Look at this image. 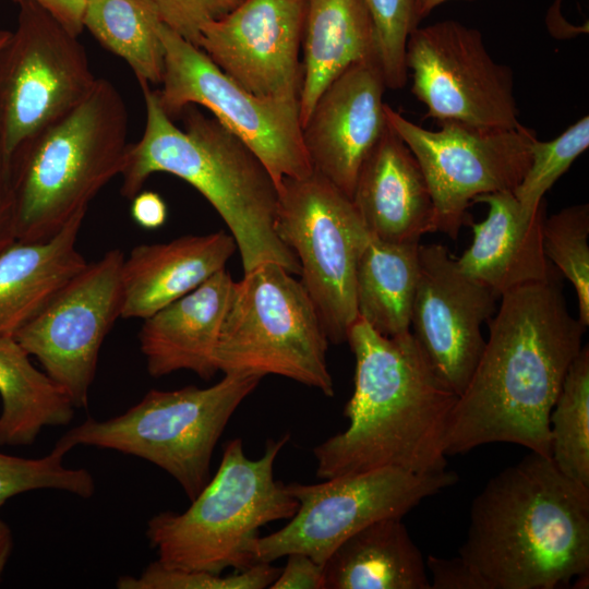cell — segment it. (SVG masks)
Listing matches in <instances>:
<instances>
[{
	"mask_svg": "<svg viewBox=\"0 0 589 589\" xmlns=\"http://www.w3.org/2000/svg\"><path fill=\"white\" fill-rule=\"evenodd\" d=\"M12 336H0V446L32 445L46 426L65 425L75 407Z\"/></svg>",
	"mask_w": 589,
	"mask_h": 589,
	"instance_id": "cell-26",
	"label": "cell"
},
{
	"mask_svg": "<svg viewBox=\"0 0 589 589\" xmlns=\"http://www.w3.org/2000/svg\"><path fill=\"white\" fill-rule=\"evenodd\" d=\"M488 215L470 223L473 240L456 259L462 273L490 289L498 299L517 287L557 276L543 251L545 202L536 211L524 208L512 191L477 196Z\"/></svg>",
	"mask_w": 589,
	"mask_h": 589,
	"instance_id": "cell-19",
	"label": "cell"
},
{
	"mask_svg": "<svg viewBox=\"0 0 589 589\" xmlns=\"http://www.w3.org/2000/svg\"><path fill=\"white\" fill-rule=\"evenodd\" d=\"M129 115L116 86L96 79L68 113L24 139L8 161L16 237L46 240L121 175Z\"/></svg>",
	"mask_w": 589,
	"mask_h": 589,
	"instance_id": "cell-5",
	"label": "cell"
},
{
	"mask_svg": "<svg viewBox=\"0 0 589 589\" xmlns=\"http://www.w3.org/2000/svg\"><path fill=\"white\" fill-rule=\"evenodd\" d=\"M346 341L356 359L354 388L344 409L349 425L313 448L317 478L387 467L446 470L444 441L458 395L412 333L384 336L358 316Z\"/></svg>",
	"mask_w": 589,
	"mask_h": 589,
	"instance_id": "cell-2",
	"label": "cell"
},
{
	"mask_svg": "<svg viewBox=\"0 0 589 589\" xmlns=\"http://www.w3.org/2000/svg\"><path fill=\"white\" fill-rule=\"evenodd\" d=\"M589 205L576 204L545 216L543 251L549 262L573 285L578 320L589 325Z\"/></svg>",
	"mask_w": 589,
	"mask_h": 589,
	"instance_id": "cell-30",
	"label": "cell"
},
{
	"mask_svg": "<svg viewBox=\"0 0 589 589\" xmlns=\"http://www.w3.org/2000/svg\"><path fill=\"white\" fill-rule=\"evenodd\" d=\"M377 59L351 64L321 94L302 125L313 171L350 200L359 171L388 125Z\"/></svg>",
	"mask_w": 589,
	"mask_h": 589,
	"instance_id": "cell-18",
	"label": "cell"
},
{
	"mask_svg": "<svg viewBox=\"0 0 589 589\" xmlns=\"http://www.w3.org/2000/svg\"><path fill=\"white\" fill-rule=\"evenodd\" d=\"M10 35H11L10 31L0 29V49L5 45V43L8 41L9 37H10ZM0 160H2L4 163V160L1 158V156H0Z\"/></svg>",
	"mask_w": 589,
	"mask_h": 589,
	"instance_id": "cell-43",
	"label": "cell"
},
{
	"mask_svg": "<svg viewBox=\"0 0 589 589\" xmlns=\"http://www.w3.org/2000/svg\"><path fill=\"white\" fill-rule=\"evenodd\" d=\"M328 342L302 283L280 264L266 262L233 283L215 363L225 374L280 375L330 397Z\"/></svg>",
	"mask_w": 589,
	"mask_h": 589,
	"instance_id": "cell-8",
	"label": "cell"
},
{
	"mask_svg": "<svg viewBox=\"0 0 589 589\" xmlns=\"http://www.w3.org/2000/svg\"><path fill=\"white\" fill-rule=\"evenodd\" d=\"M161 20L153 0H85L83 25L122 58L140 84H160L165 48Z\"/></svg>",
	"mask_w": 589,
	"mask_h": 589,
	"instance_id": "cell-28",
	"label": "cell"
},
{
	"mask_svg": "<svg viewBox=\"0 0 589 589\" xmlns=\"http://www.w3.org/2000/svg\"><path fill=\"white\" fill-rule=\"evenodd\" d=\"M161 22L197 45L201 27L230 13L243 0H153Z\"/></svg>",
	"mask_w": 589,
	"mask_h": 589,
	"instance_id": "cell-35",
	"label": "cell"
},
{
	"mask_svg": "<svg viewBox=\"0 0 589 589\" xmlns=\"http://www.w3.org/2000/svg\"><path fill=\"white\" fill-rule=\"evenodd\" d=\"M67 454L53 446L40 458L0 453V508L11 497L34 490L52 489L89 498L95 492L92 473L63 465Z\"/></svg>",
	"mask_w": 589,
	"mask_h": 589,
	"instance_id": "cell-31",
	"label": "cell"
},
{
	"mask_svg": "<svg viewBox=\"0 0 589 589\" xmlns=\"http://www.w3.org/2000/svg\"><path fill=\"white\" fill-rule=\"evenodd\" d=\"M430 589H489L485 580L460 555L443 558L430 555Z\"/></svg>",
	"mask_w": 589,
	"mask_h": 589,
	"instance_id": "cell-36",
	"label": "cell"
},
{
	"mask_svg": "<svg viewBox=\"0 0 589 589\" xmlns=\"http://www.w3.org/2000/svg\"><path fill=\"white\" fill-rule=\"evenodd\" d=\"M457 480L447 469L413 473L387 467L321 483H289L285 486L298 501V510L285 527L257 539L256 562L272 563L298 552L324 567L333 552L358 530L378 519L402 518Z\"/></svg>",
	"mask_w": 589,
	"mask_h": 589,
	"instance_id": "cell-12",
	"label": "cell"
},
{
	"mask_svg": "<svg viewBox=\"0 0 589 589\" xmlns=\"http://www.w3.org/2000/svg\"><path fill=\"white\" fill-rule=\"evenodd\" d=\"M161 89L156 91L165 113L173 119L189 105L208 109L242 140L269 170L278 189L284 178H305L313 167L302 139L299 99L263 98L224 73L197 46L164 23Z\"/></svg>",
	"mask_w": 589,
	"mask_h": 589,
	"instance_id": "cell-10",
	"label": "cell"
},
{
	"mask_svg": "<svg viewBox=\"0 0 589 589\" xmlns=\"http://www.w3.org/2000/svg\"><path fill=\"white\" fill-rule=\"evenodd\" d=\"M551 458L568 478L589 486V348L572 362L551 410Z\"/></svg>",
	"mask_w": 589,
	"mask_h": 589,
	"instance_id": "cell-29",
	"label": "cell"
},
{
	"mask_svg": "<svg viewBox=\"0 0 589 589\" xmlns=\"http://www.w3.org/2000/svg\"><path fill=\"white\" fill-rule=\"evenodd\" d=\"M420 242L370 237L356 269L358 316L384 336L410 332Z\"/></svg>",
	"mask_w": 589,
	"mask_h": 589,
	"instance_id": "cell-27",
	"label": "cell"
},
{
	"mask_svg": "<svg viewBox=\"0 0 589 589\" xmlns=\"http://www.w3.org/2000/svg\"><path fill=\"white\" fill-rule=\"evenodd\" d=\"M302 47L301 125L324 89L347 68L377 59L364 0H306Z\"/></svg>",
	"mask_w": 589,
	"mask_h": 589,
	"instance_id": "cell-24",
	"label": "cell"
},
{
	"mask_svg": "<svg viewBox=\"0 0 589 589\" xmlns=\"http://www.w3.org/2000/svg\"><path fill=\"white\" fill-rule=\"evenodd\" d=\"M417 1L364 0L374 26L378 64L388 88H401L408 80L406 45L420 23Z\"/></svg>",
	"mask_w": 589,
	"mask_h": 589,
	"instance_id": "cell-34",
	"label": "cell"
},
{
	"mask_svg": "<svg viewBox=\"0 0 589 589\" xmlns=\"http://www.w3.org/2000/svg\"><path fill=\"white\" fill-rule=\"evenodd\" d=\"M17 2L19 0H14ZM50 12L71 33L79 36L83 28L85 0H33Z\"/></svg>",
	"mask_w": 589,
	"mask_h": 589,
	"instance_id": "cell-40",
	"label": "cell"
},
{
	"mask_svg": "<svg viewBox=\"0 0 589 589\" xmlns=\"http://www.w3.org/2000/svg\"><path fill=\"white\" fill-rule=\"evenodd\" d=\"M323 569L324 589H430L423 556L401 517L378 519L358 530Z\"/></svg>",
	"mask_w": 589,
	"mask_h": 589,
	"instance_id": "cell-25",
	"label": "cell"
},
{
	"mask_svg": "<svg viewBox=\"0 0 589 589\" xmlns=\"http://www.w3.org/2000/svg\"><path fill=\"white\" fill-rule=\"evenodd\" d=\"M589 146V117L585 116L551 141L534 139L530 165L521 181L512 191L520 205L536 211L544 194L568 170L574 160Z\"/></svg>",
	"mask_w": 589,
	"mask_h": 589,
	"instance_id": "cell-32",
	"label": "cell"
},
{
	"mask_svg": "<svg viewBox=\"0 0 589 589\" xmlns=\"http://www.w3.org/2000/svg\"><path fill=\"white\" fill-rule=\"evenodd\" d=\"M489 339L452 410L446 456L512 443L551 457V410L582 348L586 326L574 317L560 276L501 296Z\"/></svg>",
	"mask_w": 589,
	"mask_h": 589,
	"instance_id": "cell-1",
	"label": "cell"
},
{
	"mask_svg": "<svg viewBox=\"0 0 589 589\" xmlns=\"http://www.w3.org/2000/svg\"><path fill=\"white\" fill-rule=\"evenodd\" d=\"M406 67L425 117L484 129L521 124L513 72L491 57L477 28L455 20L417 26L407 40Z\"/></svg>",
	"mask_w": 589,
	"mask_h": 589,
	"instance_id": "cell-14",
	"label": "cell"
},
{
	"mask_svg": "<svg viewBox=\"0 0 589 589\" xmlns=\"http://www.w3.org/2000/svg\"><path fill=\"white\" fill-rule=\"evenodd\" d=\"M261 380L232 373L206 388L151 389L117 417L88 418L72 428L55 447L67 454L79 445L94 446L140 457L170 474L192 501L209 480L227 423Z\"/></svg>",
	"mask_w": 589,
	"mask_h": 589,
	"instance_id": "cell-7",
	"label": "cell"
},
{
	"mask_svg": "<svg viewBox=\"0 0 589 589\" xmlns=\"http://www.w3.org/2000/svg\"><path fill=\"white\" fill-rule=\"evenodd\" d=\"M133 220L145 229L161 227L167 219V206L163 197L153 191L139 192L131 204Z\"/></svg>",
	"mask_w": 589,
	"mask_h": 589,
	"instance_id": "cell-38",
	"label": "cell"
},
{
	"mask_svg": "<svg viewBox=\"0 0 589 589\" xmlns=\"http://www.w3.org/2000/svg\"><path fill=\"white\" fill-rule=\"evenodd\" d=\"M287 563L269 589H324L323 566L303 553L286 555Z\"/></svg>",
	"mask_w": 589,
	"mask_h": 589,
	"instance_id": "cell-37",
	"label": "cell"
},
{
	"mask_svg": "<svg viewBox=\"0 0 589 589\" xmlns=\"http://www.w3.org/2000/svg\"><path fill=\"white\" fill-rule=\"evenodd\" d=\"M84 218L46 240H17L0 255V336L13 337L86 266L76 248Z\"/></svg>",
	"mask_w": 589,
	"mask_h": 589,
	"instance_id": "cell-23",
	"label": "cell"
},
{
	"mask_svg": "<svg viewBox=\"0 0 589 589\" xmlns=\"http://www.w3.org/2000/svg\"><path fill=\"white\" fill-rule=\"evenodd\" d=\"M146 109L142 137L129 144L121 194L132 200L156 172L171 173L196 189L227 225L243 273L274 262L300 275L296 255L278 238L276 181L255 153L214 116L187 106L179 129L161 109L156 91L140 84Z\"/></svg>",
	"mask_w": 589,
	"mask_h": 589,
	"instance_id": "cell-4",
	"label": "cell"
},
{
	"mask_svg": "<svg viewBox=\"0 0 589 589\" xmlns=\"http://www.w3.org/2000/svg\"><path fill=\"white\" fill-rule=\"evenodd\" d=\"M281 568L260 562L248 568L223 576L206 570L168 567L157 560L137 577L121 576L119 589H264L269 587Z\"/></svg>",
	"mask_w": 589,
	"mask_h": 589,
	"instance_id": "cell-33",
	"label": "cell"
},
{
	"mask_svg": "<svg viewBox=\"0 0 589 589\" xmlns=\"http://www.w3.org/2000/svg\"><path fill=\"white\" fill-rule=\"evenodd\" d=\"M385 115L421 167L434 205L436 231L452 239L470 223L467 209L477 196L513 191L530 165L537 136L522 124L484 129L443 121L438 130L431 131L387 104Z\"/></svg>",
	"mask_w": 589,
	"mask_h": 589,
	"instance_id": "cell-13",
	"label": "cell"
},
{
	"mask_svg": "<svg viewBox=\"0 0 589 589\" xmlns=\"http://www.w3.org/2000/svg\"><path fill=\"white\" fill-rule=\"evenodd\" d=\"M449 0H418L417 1V16L421 21L428 16L436 7Z\"/></svg>",
	"mask_w": 589,
	"mask_h": 589,
	"instance_id": "cell-42",
	"label": "cell"
},
{
	"mask_svg": "<svg viewBox=\"0 0 589 589\" xmlns=\"http://www.w3.org/2000/svg\"><path fill=\"white\" fill-rule=\"evenodd\" d=\"M351 201L369 233L380 240L420 242L436 231L421 167L389 123L359 171Z\"/></svg>",
	"mask_w": 589,
	"mask_h": 589,
	"instance_id": "cell-20",
	"label": "cell"
},
{
	"mask_svg": "<svg viewBox=\"0 0 589 589\" xmlns=\"http://www.w3.org/2000/svg\"><path fill=\"white\" fill-rule=\"evenodd\" d=\"M13 544V533L10 527L0 518V581L12 553Z\"/></svg>",
	"mask_w": 589,
	"mask_h": 589,
	"instance_id": "cell-41",
	"label": "cell"
},
{
	"mask_svg": "<svg viewBox=\"0 0 589 589\" xmlns=\"http://www.w3.org/2000/svg\"><path fill=\"white\" fill-rule=\"evenodd\" d=\"M305 7L306 0H243L204 24L196 46L251 94L299 99Z\"/></svg>",
	"mask_w": 589,
	"mask_h": 589,
	"instance_id": "cell-17",
	"label": "cell"
},
{
	"mask_svg": "<svg viewBox=\"0 0 589 589\" xmlns=\"http://www.w3.org/2000/svg\"><path fill=\"white\" fill-rule=\"evenodd\" d=\"M17 25L0 49V156L55 122L89 93L94 76L76 35L33 0H19Z\"/></svg>",
	"mask_w": 589,
	"mask_h": 589,
	"instance_id": "cell-11",
	"label": "cell"
},
{
	"mask_svg": "<svg viewBox=\"0 0 589 589\" xmlns=\"http://www.w3.org/2000/svg\"><path fill=\"white\" fill-rule=\"evenodd\" d=\"M459 555L489 589H554L589 573V486L530 452L473 498Z\"/></svg>",
	"mask_w": 589,
	"mask_h": 589,
	"instance_id": "cell-3",
	"label": "cell"
},
{
	"mask_svg": "<svg viewBox=\"0 0 589 589\" xmlns=\"http://www.w3.org/2000/svg\"><path fill=\"white\" fill-rule=\"evenodd\" d=\"M290 436L266 442L250 459L241 438L223 447L219 468L183 513L163 512L147 521L146 538L168 567L221 574L256 564L261 527L290 519L298 501L274 478V462Z\"/></svg>",
	"mask_w": 589,
	"mask_h": 589,
	"instance_id": "cell-6",
	"label": "cell"
},
{
	"mask_svg": "<svg viewBox=\"0 0 589 589\" xmlns=\"http://www.w3.org/2000/svg\"><path fill=\"white\" fill-rule=\"evenodd\" d=\"M236 250L223 230L136 245L122 264L121 317H148L225 268Z\"/></svg>",
	"mask_w": 589,
	"mask_h": 589,
	"instance_id": "cell-22",
	"label": "cell"
},
{
	"mask_svg": "<svg viewBox=\"0 0 589 589\" xmlns=\"http://www.w3.org/2000/svg\"><path fill=\"white\" fill-rule=\"evenodd\" d=\"M15 241L16 223L8 166L0 160V255Z\"/></svg>",
	"mask_w": 589,
	"mask_h": 589,
	"instance_id": "cell-39",
	"label": "cell"
},
{
	"mask_svg": "<svg viewBox=\"0 0 589 589\" xmlns=\"http://www.w3.org/2000/svg\"><path fill=\"white\" fill-rule=\"evenodd\" d=\"M278 191L275 231L298 260L328 341L342 344L358 317L356 269L371 235L352 201L315 171L284 178Z\"/></svg>",
	"mask_w": 589,
	"mask_h": 589,
	"instance_id": "cell-9",
	"label": "cell"
},
{
	"mask_svg": "<svg viewBox=\"0 0 589 589\" xmlns=\"http://www.w3.org/2000/svg\"><path fill=\"white\" fill-rule=\"evenodd\" d=\"M498 298L467 276L443 244H421L410 330L440 378L460 395L483 351Z\"/></svg>",
	"mask_w": 589,
	"mask_h": 589,
	"instance_id": "cell-16",
	"label": "cell"
},
{
	"mask_svg": "<svg viewBox=\"0 0 589 589\" xmlns=\"http://www.w3.org/2000/svg\"><path fill=\"white\" fill-rule=\"evenodd\" d=\"M233 283L223 268L194 290L144 318L139 340L151 376L189 370L203 380H211L218 372L215 350Z\"/></svg>",
	"mask_w": 589,
	"mask_h": 589,
	"instance_id": "cell-21",
	"label": "cell"
},
{
	"mask_svg": "<svg viewBox=\"0 0 589 589\" xmlns=\"http://www.w3.org/2000/svg\"><path fill=\"white\" fill-rule=\"evenodd\" d=\"M123 260L113 249L87 263L13 336L75 408L87 407L101 345L121 316Z\"/></svg>",
	"mask_w": 589,
	"mask_h": 589,
	"instance_id": "cell-15",
	"label": "cell"
}]
</instances>
